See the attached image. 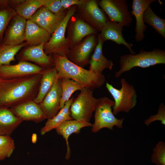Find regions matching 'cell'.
<instances>
[{
  "label": "cell",
  "instance_id": "1",
  "mask_svg": "<svg viewBox=\"0 0 165 165\" xmlns=\"http://www.w3.org/2000/svg\"><path fill=\"white\" fill-rule=\"evenodd\" d=\"M42 75L18 78H0V107L10 108L33 100L37 96Z\"/></svg>",
  "mask_w": 165,
  "mask_h": 165
},
{
  "label": "cell",
  "instance_id": "2",
  "mask_svg": "<svg viewBox=\"0 0 165 165\" xmlns=\"http://www.w3.org/2000/svg\"><path fill=\"white\" fill-rule=\"evenodd\" d=\"M52 57L58 79L66 78L72 79L83 88L92 91L101 87L105 82V76L102 73L85 69L72 62L65 56L53 54Z\"/></svg>",
  "mask_w": 165,
  "mask_h": 165
},
{
  "label": "cell",
  "instance_id": "3",
  "mask_svg": "<svg viewBox=\"0 0 165 165\" xmlns=\"http://www.w3.org/2000/svg\"><path fill=\"white\" fill-rule=\"evenodd\" d=\"M165 64L164 50L154 49L152 51H147L141 49L138 54L120 56V68L115 73V76L118 78L123 73L136 67L145 68L157 64Z\"/></svg>",
  "mask_w": 165,
  "mask_h": 165
},
{
  "label": "cell",
  "instance_id": "4",
  "mask_svg": "<svg viewBox=\"0 0 165 165\" xmlns=\"http://www.w3.org/2000/svg\"><path fill=\"white\" fill-rule=\"evenodd\" d=\"M120 82L121 87L119 89L107 82L106 84V88L114 99L112 112L114 115L121 112H129L137 103V96L133 85L123 78H121Z\"/></svg>",
  "mask_w": 165,
  "mask_h": 165
},
{
  "label": "cell",
  "instance_id": "5",
  "mask_svg": "<svg viewBox=\"0 0 165 165\" xmlns=\"http://www.w3.org/2000/svg\"><path fill=\"white\" fill-rule=\"evenodd\" d=\"M99 99L94 111V121L91 127L92 132L96 133L103 128L112 130L115 126L122 128L124 118L117 119L112 111V107L115 105L114 101L105 97Z\"/></svg>",
  "mask_w": 165,
  "mask_h": 165
},
{
  "label": "cell",
  "instance_id": "6",
  "mask_svg": "<svg viewBox=\"0 0 165 165\" xmlns=\"http://www.w3.org/2000/svg\"><path fill=\"white\" fill-rule=\"evenodd\" d=\"M99 99L93 96L92 90L83 88L71 104V116L73 119L90 122Z\"/></svg>",
  "mask_w": 165,
  "mask_h": 165
},
{
  "label": "cell",
  "instance_id": "7",
  "mask_svg": "<svg viewBox=\"0 0 165 165\" xmlns=\"http://www.w3.org/2000/svg\"><path fill=\"white\" fill-rule=\"evenodd\" d=\"M74 7L68 9L61 24L52 34L49 40L45 43L43 49L48 55L57 54L65 56L70 49L68 39L65 37L66 29L68 22L75 12Z\"/></svg>",
  "mask_w": 165,
  "mask_h": 165
},
{
  "label": "cell",
  "instance_id": "8",
  "mask_svg": "<svg viewBox=\"0 0 165 165\" xmlns=\"http://www.w3.org/2000/svg\"><path fill=\"white\" fill-rule=\"evenodd\" d=\"M98 4L111 20L123 27L131 25L132 17L126 0H101Z\"/></svg>",
  "mask_w": 165,
  "mask_h": 165
},
{
  "label": "cell",
  "instance_id": "9",
  "mask_svg": "<svg viewBox=\"0 0 165 165\" xmlns=\"http://www.w3.org/2000/svg\"><path fill=\"white\" fill-rule=\"evenodd\" d=\"M98 42V36L90 35L79 43L70 49L65 56L75 64L83 68L89 64L90 57Z\"/></svg>",
  "mask_w": 165,
  "mask_h": 165
},
{
  "label": "cell",
  "instance_id": "10",
  "mask_svg": "<svg viewBox=\"0 0 165 165\" xmlns=\"http://www.w3.org/2000/svg\"><path fill=\"white\" fill-rule=\"evenodd\" d=\"M45 69L30 62L19 61L15 64L0 66V78L8 79L42 74Z\"/></svg>",
  "mask_w": 165,
  "mask_h": 165
},
{
  "label": "cell",
  "instance_id": "11",
  "mask_svg": "<svg viewBox=\"0 0 165 165\" xmlns=\"http://www.w3.org/2000/svg\"><path fill=\"white\" fill-rule=\"evenodd\" d=\"M44 44L24 47L16 54V59L19 61L34 62L44 68L54 67L52 56L45 53L43 49Z\"/></svg>",
  "mask_w": 165,
  "mask_h": 165
},
{
  "label": "cell",
  "instance_id": "12",
  "mask_svg": "<svg viewBox=\"0 0 165 165\" xmlns=\"http://www.w3.org/2000/svg\"><path fill=\"white\" fill-rule=\"evenodd\" d=\"M27 21L19 15L14 16L5 31L2 42L14 46L24 42Z\"/></svg>",
  "mask_w": 165,
  "mask_h": 165
},
{
  "label": "cell",
  "instance_id": "13",
  "mask_svg": "<svg viewBox=\"0 0 165 165\" xmlns=\"http://www.w3.org/2000/svg\"><path fill=\"white\" fill-rule=\"evenodd\" d=\"M61 96L60 79H58L50 90L38 104L47 119L53 118L60 110Z\"/></svg>",
  "mask_w": 165,
  "mask_h": 165
},
{
  "label": "cell",
  "instance_id": "14",
  "mask_svg": "<svg viewBox=\"0 0 165 165\" xmlns=\"http://www.w3.org/2000/svg\"><path fill=\"white\" fill-rule=\"evenodd\" d=\"M79 6L83 17L92 27L97 31H101L106 25L108 18L99 8L97 1L87 0L84 4Z\"/></svg>",
  "mask_w": 165,
  "mask_h": 165
},
{
  "label": "cell",
  "instance_id": "15",
  "mask_svg": "<svg viewBox=\"0 0 165 165\" xmlns=\"http://www.w3.org/2000/svg\"><path fill=\"white\" fill-rule=\"evenodd\" d=\"M15 116L24 121H31L36 123L47 119L38 104L33 100L24 102L10 108Z\"/></svg>",
  "mask_w": 165,
  "mask_h": 165
},
{
  "label": "cell",
  "instance_id": "16",
  "mask_svg": "<svg viewBox=\"0 0 165 165\" xmlns=\"http://www.w3.org/2000/svg\"><path fill=\"white\" fill-rule=\"evenodd\" d=\"M66 13L61 16L57 15L42 6L36 11L30 20L52 34L61 24Z\"/></svg>",
  "mask_w": 165,
  "mask_h": 165
},
{
  "label": "cell",
  "instance_id": "17",
  "mask_svg": "<svg viewBox=\"0 0 165 165\" xmlns=\"http://www.w3.org/2000/svg\"><path fill=\"white\" fill-rule=\"evenodd\" d=\"M123 26L120 24L108 18L106 25L102 28L101 33L98 35L104 42L110 40L118 45H123L129 50L130 54H136L132 49V44L127 42L123 37Z\"/></svg>",
  "mask_w": 165,
  "mask_h": 165
},
{
  "label": "cell",
  "instance_id": "18",
  "mask_svg": "<svg viewBox=\"0 0 165 165\" xmlns=\"http://www.w3.org/2000/svg\"><path fill=\"white\" fill-rule=\"evenodd\" d=\"M156 0H133L132 2L131 14L135 17L136 25L135 38L137 42H140L145 38L144 32L147 27L143 21V15L145 11Z\"/></svg>",
  "mask_w": 165,
  "mask_h": 165
},
{
  "label": "cell",
  "instance_id": "19",
  "mask_svg": "<svg viewBox=\"0 0 165 165\" xmlns=\"http://www.w3.org/2000/svg\"><path fill=\"white\" fill-rule=\"evenodd\" d=\"M97 30L82 19H75L70 26L67 38L70 48L79 43L84 37L91 35H97Z\"/></svg>",
  "mask_w": 165,
  "mask_h": 165
},
{
  "label": "cell",
  "instance_id": "20",
  "mask_svg": "<svg viewBox=\"0 0 165 165\" xmlns=\"http://www.w3.org/2000/svg\"><path fill=\"white\" fill-rule=\"evenodd\" d=\"M92 124L82 120L72 119L64 121L55 129L57 134L61 135L65 139L67 146V152L65 159L68 160L71 155V150L69 145L68 139L72 134H79L83 128L91 127Z\"/></svg>",
  "mask_w": 165,
  "mask_h": 165
},
{
  "label": "cell",
  "instance_id": "21",
  "mask_svg": "<svg viewBox=\"0 0 165 165\" xmlns=\"http://www.w3.org/2000/svg\"><path fill=\"white\" fill-rule=\"evenodd\" d=\"M51 36L44 29L30 20H27L24 36L27 46H35L45 44Z\"/></svg>",
  "mask_w": 165,
  "mask_h": 165
},
{
  "label": "cell",
  "instance_id": "22",
  "mask_svg": "<svg viewBox=\"0 0 165 165\" xmlns=\"http://www.w3.org/2000/svg\"><path fill=\"white\" fill-rule=\"evenodd\" d=\"M98 42L93 55L90 59L89 70L95 72L102 73L106 68L112 69L113 63L107 59L103 55L102 46L104 42L98 35Z\"/></svg>",
  "mask_w": 165,
  "mask_h": 165
},
{
  "label": "cell",
  "instance_id": "23",
  "mask_svg": "<svg viewBox=\"0 0 165 165\" xmlns=\"http://www.w3.org/2000/svg\"><path fill=\"white\" fill-rule=\"evenodd\" d=\"M42 75L38 94L33 100L38 104L41 102L58 79L57 72L54 67L45 68Z\"/></svg>",
  "mask_w": 165,
  "mask_h": 165
},
{
  "label": "cell",
  "instance_id": "24",
  "mask_svg": "<svg viewBox=\"0 0 165 165\" xmlns=\"http://www.w3.org/2000/svg\"><path fill=\"white\" fill-rule=\"evenodd\" d=\"M22 122L10 108L0 107V135L10 136Z\"/></svg>",
  "mask_w": 165,
  "mask_h": 165
},
{
  "label": "cell",
  "instance_id": "25",
  "mask_svg": "<svg viewBox=\"0 0 165 165\" xmlns=\"http://www.w3.org/2000/svg\"><path fill=\"white\" fill-rule=\"evenodd\" d=\"M73 99V97H72L66 101L63 107L54 117L47 119L45 126L41 129V135H44L52 130L55 129L64 121L73 119L70 115V108Z\"/></svg>",
  "mask_w": 165,
  "mask_h": 165
},
{
  "label": "cell",
  "instance_id": "26",
  "mask_svg": "<svg viewBox=\"0 0 165 165\" xmlns=\"http://www.w3.org/2000/svg\"><path fill=\"white\" fill-rule=\"evenodd\" d=\"M46 1L47 0H24L14 9L17 15L27 20H29L39 8L43 6Z\"/></svg>",
  "mask_w": 165,
  "mask_h": 165
},
{
  "label": "cell",
  "instance_id": "27",
  "mask_svg": "<svg viewBox=\"0 0 165 165\" xmlns=\"http://www.w3.org/2000/svg\"><path fill=\"white\" fill-rule=\"evenodd\" d=\"M144 23L152 27L164 38H165V19L156 15L149 6L143 15Z\"/></svg>",
  "mask_w": 165,
  "mask_h": 165
},
{
  "label": "cell",
  "instance_id": "28",
  "mask_svg": "<svg viewBox=\"0 0 165 165\" xmlns=\"http://www.w3.org/2000/svg\"><path fill=\"white\" fill-rule=\"evenodd\" d=\"M27 46L24 42L16 46H11L0 43V66L9 65L12 61L15 60V56L23 48Z\"/></svg>",
  "mask_w": 165,
  "mask_h": 165
},
{
  "label": "cell",
  "instance_id": "29",
  "mask_svg": "<svg viewBox=\"0 0 165 165\" xmlns=\"http://www.w3.org/2000/svg\"><path fill=\"white\" fill-rule=\"evenodd\" d=\"M62 90L60 109L63 107L65 102L70 99L72 94L77 90H81L83 88L76 82L71 79L63 78L60 79Z\"/></svg>",
  "mask_w": 165,
  "mask_h": 165
},
{
  "label": "cell",
  "instance_id": "30",
  "mask_svg": "<svg viewBox=\"0 0 165 165\" xmlns=\"http://www.w3.org/2000/svg\"><path fill=\"white\" fill-rule=\"evenodd\" d=\"M15 148L14 141L10 136L0 135V161L9 157Z\"/></svg>",
  "mask_w": 165,
  "mask_h": 165
},
{
  "label": "cell",
  "instance_id": "31",
  "mask_svg": "<svg viewBox=\"0 0 165 165\" xmlns=\"http://www.w3.org/2000/svg\"><path fill=\"white\" fill-rule=\"evenodd\" d=\"M16 14L14 9L0 11V43L2 41L8 26L13 17Z\"/></svg>",
  "mask_w": 165,
  "mask_h": 165
},
{
  "label": "cell",
  "instance_id": "32",
  "mask_svg": "<svg viewBox=\"0 0 165 165\" xmlns=\"http://www.w3.org/2000/svg\"><path fill=\"white\" fill-rule=\"evenodd\" d=\"M151 162L157 165H165V143L162 141L158 142L153 149Z\"/></svg>",
  "mask_w": 165,
  "mask_h": 165
},
{
  "label": "cell",
  "instance_id": "33",
  "mask_svg": "<svg viewBox=\"0 0 165 165\" xmlns=\"http://www.w3.org/2000/svg\"><path fill=\"white\" fill-rule=\"evenodd\" d=\"M53 13L58 16L66 14L61 0H47L43 6Z\"/></svg>",
  "mask_w": 165,
  "mask_h": 165
},
{
  "label": "cell",
  "instance_id": "34",
  "mask_svg": "<svg viewBox=\"0 0 165 165\" xmlns=\"http://www.w3.org/2000/svg\"><path fill=\"white\" fill-rule=\"evenodd\" d=\"M156 121H160L162 124L165 125V106L163 103L160 104L157 113L151 116L144 121V123L148 126L152 123Z\"/></svg>",
  "mask_w": 165,
  "mask_h": 165
},
{
  "label": "cell",
  "instance_id": "35",
  "mask_svg": "<svg viewBox=\"0 0 165 165\" xmlns=\"http://www.w3.org/2000/svg\"><path fill=\"white\" fill-rule=\"evenodd\" d=\"M24 0H0V11L15 9Z\"/></svg>",
  "mask_w": 165,
  "mask_h": 165
},
{
  "label": "cell",
  "instance_id": "36",
  "mask_svg": "<svg viewBox=\"0 0 165 165\" xmlns=\"http://www.w3.org/2000/svg\"><path fill=\"white\" fill-rule=\"evenodd\" d=\"M87 0H61L62 6L64 9L75 5L78 6L84 4Z\"/></svg>",
  "mask_w": 165,
  "mask_h": 165
}]
</instances>
